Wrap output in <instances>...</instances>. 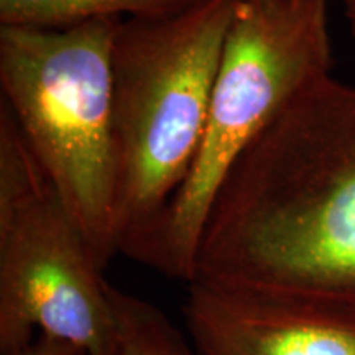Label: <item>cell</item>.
<instances>
[{"instance_id": "obj_1", "label": "cell", "mask_w": 355, "mask_h": 355, "mask_svg": "<svg viewBox=\"0 0 355 355\" xmlns=\"http://www.w3.org/2000/svg\"><path fill=\"white\" fill-rule=\"evenodd\" d=\"M194 279L355 314V86L318 79L248 146L212 202Z\"/></svg>"}, {"instance_id": "obj_2", "label": "cell", "mask_w": 355, "mask_h": 355, "mask_svg": "<svg viewBox=\"0 0 355 355\" xmlns=\"http://www.w3.org/2000/svg\"><path fill=\"white\" fill-rule=\"evenodd\" d=\"M237 0L122 20L112 48V130L119 254L128 259L188 180Z\"/></svg>"}, {"instance_id": "obj_3", "label": "cell", "mask_w": 355, "mask_h": 355, "mask_svg": "<svg viewBox=\"0 0 355 355\" xmlns=\"http://www.w3.org/2000/svg\"><path fill=\"white\" fill-rule=\"evenodd\" d=\"M331 69L327 0H237L196 162L130 259L189 285L207 216L230 170Z\"/></svg>"}, {"instance_id": "obj_4", "label": "cell", "mask_w": 355, "mask_h": 355, "mask_svg": "<svg viewBox=\"0 0 355 355\" xmlns=\"http://www.w3.org/2000/svg\"><path fill=\"white\" fill-rule=\"evenodd\" d=\"M122 19L0 26L2 104L104 270L114 230L112 48Z\"/></svg>"}, {"instance_id": "obj_5", "label": "cell", "mask_w": 355, "mask_h": 355, "mask_svg": "<svg viewBox=\"0 0 355 355\" xmlns=\"http://www.w3.org/2000/svg\"><path fill=\"white\" fill-rule=\"evenodd\" d=\"M0 102V350L38 332L115 355L110 283Z\"/></svg>"}, {"instance_id": "obj_6", "label": "cell", "mask_w": 355, "mask_h": 355, "mask_svg": "<svg viewBox=\"0 0 355 355\" xmlns=\"http://www.w3.org/2000/svg\"><path fill=\"white\" fill-rule=\"evenodd\" d=\"M183 313L198 355H355V314L316 301L194 279Z\"/></svg>"}, {"instance_id": "obj_7", "label": "cell", "mask_w": 355, "mask_h": 355, "mask_svg": "<svg viewBox=\"0 0 355 355\" xmlns=\"http://www.w3.org/2000/svg\"><path fill=\"white\" fill-rule=\"evenodd\" d=\"M204 0H0V26L64 28L97 19H159Z\"/></svg>"}, {"instance_id": "obj_8", "label": "cell", "mask_w": 355, "mask_h": 355, "mask_svg": "<svg viewBox=\"0 0 355 355\" xmlns=\"http://www.w3.org/2000/svg\"><path fill=\"white\" fill-rule=\"evenodd\" d=\"M117 349L115 355H196L186 337L158 306L110 285Z\"/></svg>"}, {"instance_id": "obj_9", "label": "cell", "mask_w": 355, "mask_h": 355, "mask_svg": "<svg viewBox=\"0 0 355 355\" xmlns=\"http://www.w3.org/2000/svg\"><path fill=\"white\" fill-rule=\"evenodd\" d=\"M0 355H89L83 347L61 337L37 332L30 343L8 350H0Z\"/></svg>"}, {"instance_id": "obj_10", "label": "cell", "mask_w": 355, "mask_h": 355, "mask_svg": "<svg viewBox=\"0 0 355 355\" xmlns=\"http://www.w3.org/2000/svg\"><path fill=\"white\" fill-rule=\"evenodd\" d=\"M344 15L349 24L350 32L355 37V0H344Z\"/></svg>"}]
</instances>
